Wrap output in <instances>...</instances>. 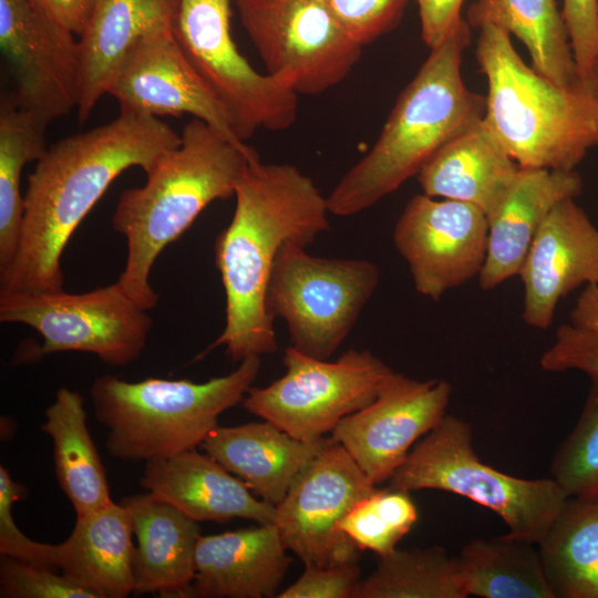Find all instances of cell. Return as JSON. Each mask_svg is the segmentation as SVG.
I'll return each instance as SVG.
<instances>
[{"mask_svg":"<svg viewBox=\"0 0 598 598\" xmlns=\"http://www.w3.org/2000/svg\"><path fill=\"white\" fill-rule=\"evenodd\" d=\"M179 143L157 117L121 112L49 147L28 176L19 245L0 271V290H63L61 257L87 213L124 171L148 172Z\"/></svg>","mask_w":598,"mask_h":598,"instance_id":"obj_1","label":"cell"},{"mask_svg":"<svg viewBox=\"0 0 598 598\" xmlns=\"http://www.w3.org/2000/svg\"><path fill=\"white\" fill-rule=\"evenodd\" d=\"M234 196L233 218L215 243L225 327L196 360L220 346L235 362L275 353L274 320L266 306L275 259L286 243L307 247L330 228L327 196L292 164L255 157Z\"/></svg>","mask_w":598,"mask_h":598,"instance_id":"obj_2","label":"cell"},{"mask_svg":"<svg viewBox=\"0 0 598 598\" xmlns=\"http://www.w3.org/2000/svg\"><path fill=\"white\" fill-rule=\"evenodd\" d=\"M257 156L247 144L193 118L184 126L179 145L145 173V184L120 195L112 225L124 236L127 255L117 282L140 307L150 310L158 302L150 275L162 250L209 204L234 196Z\"/></svg>","mask_w":598,"mask_h":598,"instance_id":"obj_3","label":"cell"},{"mask_svg":"<svg viewBox=\"0 0 598 598\" xmlns=\"http://www.w3.org/2000/svg\"><path fill=\"white\" fill-rule=\"evenodd\" d=\"M470 27L465 23L431 49L399 95L371 150L327 196L330 214L351 216L373 206L483 120L485 97L468 90L461 73Z\"/></svg>","mask_w":598,"mask_h":598,"instance_id":"obj_4","label":"cell"},{"mask_svg":"<svg viewBox=\"0 0 598 598\" xmlns=\"http://www.w3.org/2000/svg\"><path fill=\"white\" fill-rule=\"evenodd\" d=\"M487 79L483 121L522 168L575 171L598 145L587 97L528 66L505 30L484 24L476 47Z\"/></svg>","mask_w":598,"mask_h":598,"instance_id":"obj_5","label":"cell"},{"mask_svg":"<svg viewBox=\"0 0 598 598\" xmlns=\"http://www.w3.org/2000/svg\"><path fill=\"white\" fill-rule=\"evenodd\" d=\"M260 365V357H250L233 372L202 383L95 379L90 394L95 417L106 430L107 453L120 461L147 463L196 448L218 425L219 415L243 402Z\"/></svg>","mask_w":598,"mask_h":598,"instance_id":"obj_6","label":"cell"},{"mask_svg":"<svg viewBox=\"0 0 598 598\" xmlns=\"http://www.w3.org/2000/svg\"><path fill=\"white\" fill-rule=\"evenodd\" d=\"M390 480L392 488L441 489L466 497L498 515L508 535L536 545L569 498L553 477L520 478L482 462L472 426L451 414L414 444Z\"/></svg>","mask_w":598,"mask_h":598,"instance_id":"obj_7","label":"cell"},{"mask_svg":"<svg viewBox=\"0 0 598 598\" xmlns=\"http://www.w3.org/2000/svg\"><path fill=\"white\" fill-rule=\"evenodd\" d=\"M286 243L271 268L267 311L287 324L290 346L328 360L344 341L380 281L365 259H328Z\"/></svg>","mask_w":598,"mask_h":598,"instance_id":"obj_8","label":"cell"},{"mask_svg":"<svg viewBox=\"0 0 598 598\" xmlns=\"http://www.w3.org/2000/svg\"><path fill=\"white\" fill-rule=\"evenodd\" d=\"M236 0H178L173 33L189 62L227 109L238 138L280 132L297 120L298 97L283 81L260 73L231 35Z\"/></svg>","mask_w":598,"mask_h":598,"instance_id":"obj_9","label":"cell"},{"mask_svg":"<svg viewBox=\"0 0 598 598\" xmlns=\"http://www.w3.org/2000/svg\"><path fill=\"white\" fill-rule=\"evenodd\" d=\"M0 321L37 330L40 357L85 352L114 367L142 354L153 323L117 281L83 293L0 290Z\"/></svg>","mask_w":598,"mask_h":598,"instance_id":"obj_10","label":"cell"},{"mask_svg":"<svg viewBox=\"0 0 598 598\" xmlns=\"http://www.w3.org/2000/svg\"><path fill=\"white\" fill-rule=\"evenodd\" d=\"M241 25L266 73L298 95H319L341 83L362 56L322 0H236Z\"/></svg>","mask_w":598,"mask_h":598,"instance_id":"obj_11","label":"cell"},{"mask_svg":"<svg viewBox=\"0 0 598 598\" xmlns=\"http://www.w3.org/2000/svg\"><path fill=\"white\" fill-rule=\"evenodd\" d=\"M282 361L285 374L267 386H251L243 406L301 441L324 437L371 403L392 371L368 350L350 349L330 362L289 346Z\"/></svg>","mask_w":598,"mask_h":598,"instance_id":"obj_12","label":"cell"},{"mask_svg":"<svg viewBox=\"0 0 598 598\" xmlns=\"http://www.w3.org/2000/svg\"><path fill=\"white\" fill-rule=\"evenodd\" d=\"M378 489L330 436L276 505L274 524L286 548L305 566L359 561L360 549L339 525L358 502Z\"/></svg>","mask_w":598,"mask_h":598,"instance_id":"obj_13","label":"cell"},{"mask_svg":"<svg viewBox=\"0 0 598 598\" xmlns=\"http://www.w3.org/2000/svg\"><path fill=\"white\" fill-rule=\"evenodd\" d=\"M0 48L16 83L13 103L48 126L79 105V40L30 0H0Z\"/></svg>","mask_w":598,"mask_h":598,"instance_id":"obj_14","label":"cell"},{"mask_svg":"<svg viewBox=\"0 0 598 598\" xmlns=\"http://www.w3.org/2000/svg\"><path fill=\"white\" fill-rule=\"evenodd\" d=\"M487 240L488 221L481 208L425 194L408 202L393 230L415 290L434 301L478 277Z\"/></svg>","mask_w":598,"mask_h":598,"instance_id":"obj_15","label":"cell"},{"mask_svg":"<svg viewBox=\"0 0 598 598\" xmlns=\"http://www.w3.org/2000/svg\"><path fill=\"white\" fill-rule=\"evenodd\" d=\"M452 386L393 370L375 399L343 417L331 432L373 484L391 478L414 444L445 416Z\"/></svg>","mask_w":598,"mask_h":598,"instance_id":"obj_16","label":"cell"},{"mask_svg":"<svg viewBox=\"0 0 598 598\" xmlns=\"http://www.w3.org/2000/svg\"><path fill=\"white\" fill-rule=\"evenodd\" d=\"M107 94L118 102L121 112L153 117L189 114L229 140L246 144L236 135L225 105L187 59L173 29L143 37L125 56Z\"/></svg>","mask_w":598,"mask_h":598,"instance_id":"obj_17","label":"cell"},{"mask_svg":"<svg viewBox=\"0 0 598 598\" xmlns=\"http://www.w3.org/2000/svg\"><path fill=\"white\" fill-rule=\"evenodd\" d=\"M574 199L550 210L518 274L524 285L522 317L529 327L548 328L561 298L598 282V227Z\"/></svg>","mask_w":598,"mask_h":598,"instance_id":"obj_18","label":"cell"},{"mask_svg":"<svg viewBox=\"0 0 598 598\" xmlns=\"http://www.w3.org/2000/svg\"><path fill=\"white\" fill-rule=\"evenodd\" d=\"M582 190L576 171L519 168L513 182L486 216L487 252L478 275L485 291L517 276L545 218L560 202Z\"/></svg>","mask_w":598,"mask_h":598,"instance_id":"obj_19","label":"cell"},{"mask_svg":"<svg viewBox=\"0 0 598 598\" xmlns=\"http://www.w3.org/2000/svg\"><path fill=\"white\" fill-rule=\"evenodd\" d=\"M287 550L274 523L200 535L184 598L275 597L291 564Z\"/></svg>","mask_w":598,"mask_h":598,"instance_id":"obj_20","label":"cell"},{"mask_svg":"<svg viewBox=\"0 0 598 598\" xmlns=\"http://www.w3.org/2000/svg\"><path fill=\"white\" fill-rule=\"evenodd\" d=\"M140 484L198 523L275 519V505L254 496L244 482L196 448L147 462Z\"/></svg>","mask_w":598,"mask_h":598,"instance_id":"obj_21","label":"cell"},{"mask_svg":"<svg viewBox=\"0 0 598 598\" xmlns=\"http://www.w3.org/2000/svg\"><path fill=\"white\" fill-rule=\"evenodd\" d=\"M327 440L301 441L265 420L217 425L202 447L257 497L276 506Z\"/></svg>","mask_w":598,"mask_h":598,"instance_id":"obj_22","label":"cell"},{"mask_svg":"<svg viewBox=\"0 0 598 598\" xmlns=\"http://www.w3.org/2000/svg\"><path fill=\"white\" fill-rule=\"evenodd\" d=\"M121 503L136 538L134 592L184 598L195 576L199 523L150 492Z\"/></svg>","mask_w":598,"mask_h":598,"instance_id":"obj_23","label":"cell"},{"mask_svg":"<svg viewBox=\"0 0 598 598\" xmlns=\"http://www.w3.org/2000/svg\"><path fill=\"white\" fill-rule=\"evenodd\" d=\"M178 0H95L83 34L81 90L76 107L85 121L131 49L145 35L173 29Z\"/></svg>","mask_w":598,"mask_h":598,"instance_id":"obj_24","label":"cell"},{"mask_svg":"<svg viewBox=\"0 0 598 598\" xmlns=\"http://www.w3.org/2000/svg\"><path fill=\"white\" fill-rule=\"evenodd\" d=\"M133 537L122 503L76 516L70 536L56 545V569L95 598H125L135 587Z\"/></svg>","mask_w":598,"mask_h":598,"instance_id":"obj_25","label":"cell"},{"mask_svg":"<svg viewBox=\"0 0 598 598\" xmlns=\"http://www.w3.org/2000/svg\"><path fill=\"white\" fill-rule=\"evenodd\" d=\"M519 168L482 120L440 150L416 176L423 194L472 204L487 216Z\"/></svg>","mask_w":598,"mask_h":598,"instance_id":"obj_26","label":"cell"},{"mask_svg":"<svg viewBox=\"0 0 598 598\" xmlns=\"http://www.w3.org/2000/svg\"><path fill=\"white\" fill-rule=\"evenodd\" d=\"M41 431L52 439L56 481L76 516L112 503L105 468L87 427L81 394L69 388L55 393Z\"/></svg>","mask_w":598,"mask_h":598,"instance_id":"obj_27","label":"cell"},{"mask_svg":"<svg viewBox=\"0 0 598 598\" xmlns=\"http://www.w3.org/2000/svg\"><path fill=\"white\" fill-rule=\"evenodd\" d=\"M471 27L496 25L526 47L532 68L558 85L579 89V75L563 13L556 0H475Z\"/></svg>","mask_w":598,"mask_h":598,"instance_id":"obj_28","label":"cell"},{"mask_svg":"<svg viewBox=\"0 0 598 598\" xmlns=\"http://www.w3.org/2000/svg\"><path fill=\"white\" fill-rule=\"evenodd\" d=\"M535 546L508 534L468 542L457 557L467 596L556 598Z\"/></svg>","mask_w":598,"mask_h":598,"instance_id":"obj_29","label":"cell"},{"mask_svg":"<svg viewBox=\"0 0 598 598\" xmlns=\"http://www.w3.org/2000/svg\"><path fill=\"white\" fill-rule=\"evenodd\" d=\"M537 546L556 598H598V499L569 497Z\"/></svg>","mask_w":598,"mask_h":598,"instance_id":"obj_30","label":"cell"},{"mask_svg":"<svg viewBox=\"0 0 598 598\" xmlns=\"http://www.w3.org/2000/svg\"><path fill=\"white\" fill-rule=\"evenodd\" d=\"M457 557L441 546L394 549L379 557L352 598H466Z\"/></svg>","mask_w":598,"mask_h":598,"instance_id":"obj_31","label":"cell"},{"mask_svg":"<svg viewBox=\"0 0 598 598\" xmlns=\"http://www.w3.org/2000/svg\"><path fill=\"white\" fill-rule=\"evenodd\" d=\"M47 126L13 102L0 109V271L16 255L23 213L21 176L27 164L38 162L47 152Z\"/></svg>","mask_w":598,"mask_h":598,"instance_id":"obj_32","label":"cell"},{"mask_svg":"<svg viewBox=\"0 0 598 598\" xmlns=\"http://www.w3.org/2000/svg\"><path fill=\"white\" fill-rule=\"evenodd\" d=\"M416 520L417 511L410 492L391 487L378 489L358 502L339 528L360 550L368 549L382 557L396 549Z\"/></svg>","mask_w":598,"mask_h":598,"instance_id":"obj_33","label":"cell"},{"mask_svg":"<svg viewBox=\"0 0 598 598\" xmlns=\"http://www.w3.org/2000/svg\"><path fill=\"white\" fill-rule=\"evenodd\" d=\"M550 477L569 497L598 499V378H591L579 419L551 460Z\"/></svg>","mask_w":598,"mask_h":598,"instance_id":"obj_34","label":"cell"},{"mask_svg":"<svg viewBox=\"0 0 598 598\" xmlns=\"http://www.w3.org/2000/svg\"><path fill=\"white\" fill-rule=\"evenodd\" d=\"M1 598H95L55 569L1 556Z\"/></svg>","mask_w":598,"mask_h":598,"instance_id":"obj_35","label":"cell"},{"mask_svg":"<svg viewBox=\"0 0 598 598\" xmlns=\"http://www.w3.org/2000/svg\"><path fill=\"white\" fill-rule=\"evenodd\" d=\"M24 487L0 466V554L29 564L56 570V545L39 543L27 537L17 526L12 508Z\"/></svg>","mask_w":598,"mask_h":598,"instance_id":"obj_36","label":"cell"},{"mask_svg":"<svg viewBox=\"0 0 598 598\" xmlns=\"http://www.w3.org/2000/svg\"><path fill=\"white\" fill-rule=\"evenodd\" d=\"M346 30L365 45L393 29L408 0H322Z\"/></svg>","mask_w":598,"mask_h":598,"instance_id":"obj_37","label":"cell"},{"mask_svg":"<svg viewBox=\"0 0 598 598\" xmlns=\"http://www.w3.org/2000/svg\"><path fill=\"white\" fill-rule=\"evenodd\" d=\"M539 365L547 372L580 371L598 378V337L573 326L561 324L551 346L544 351Z\"/></svg>","mask_w":598,"mask_h":598,"instance_id":"obj_38","label":"cell"},{"mask_svg":"<svg viewBox=\"0 0 598 598\" xmlns=\"http://www.w3.org/2000/svg\"><path fill=\"white\" fill-rule=\"evenodd\" d=\"M361 580L358 561L332 567L306 566L297 581L280 591L279 598H352Z\"/></svg>","mask_w":598,"mask_h":598,"instance_id":"obj_39","label":"cell"},{"mask_svg":"<svg viewBox=\"0 0 598 598\" xmlns=\"http://www.w3.org/2000/svg\"><path fill=\"white\" fill-rule=\"evenodd\" d=\"M561 13L584 81L598 61L597 0H563Z\"/></svg>","mask_w":598,"mask_h":598,"instance_id":"obj_40","label":"cell"},{"mask_svg":"<svg viewBox=\"0 0 598 598\" xmlns=\"http://www.w3.org/2000/svg\"><path fill=\"white\" fill-rule=\"evenodd\" d=\"M419 7L421 32L432 49L467 23L461 16L464 0H415Z\"/></svg>","mask_w":598,"mask_h":598,"instance_id":"obj_41","label":"cell"},{"mask_svg":"<svg viewBox=\"0 0 598 598\" xmlns=\"http://www.w3.org/2000/svg\"><path fill=\"white\" fill-rule=\"evenodd\" d=\"M58 24L79 38L90 21L95 0H30Z\"/></svg>","mask_w":598,"mask_h":598,"instance_id":"obj_42","label":"cell"},{"mask_svg":"<svg viewBox=\"0 0 598 598\" xmlns=\"http://www.w3.org/2000/svg\"><path fill=\"white\" fill-rule=\"evenodd\" d=\"M570 323L598 337V282L585 286L570 311Z\"/></svg>","mask_w":598,"mask_h":598,"instance_id":"obj_43","label":"cell"},{"mask_svg":"<svg viewBox=\"0 0 598 598\" xmlns=\"http://www.w3.org/2000/svg\"><path fill=\"white\" fill-rule=\"evenodd\" d=\"M582 91L587 97L598 140V61L582 81Z\"/></svg>","mask_w":598,"mask_h":598,"instance_id":"obj_44","label":"cell"},{"mask_svg":"<svg viewBox=\"0 0 598 598\" xmlns=\"http://www.w3.org/2000/svg\"><path fill=\"white\" fill-rule=\"evenodd\" d=\"M597 22H598V0H597Z\"/></svg>","mask_w":598,"mask_h":598,"instance_id":"obj_45","label":"cell"}]
</instances>
